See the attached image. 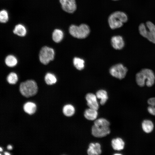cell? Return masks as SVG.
I'll list each match as a JSON object with an SVG mask.
<instances>
[{
    "label": "cell",
    "mask_w": 155,
    "mask_h": 155,
    "mask_svg": "<svg viewBox=\"0 0 155 155\" xmlns=\"http://www.w3.org/2000/svg\"><path fill=\"white\" fill-rule=\"evenodd\" d=\"M135 80L137 84L140 87H143L146 85L147 86L150 87L154 84L155 74L151 69H143L136 74Z\"/></svg>",
    "instance_id": "obj_1"
},
{
    "label": "cell",
    "mask_w": 155,
    "mask_h": 155,
    "mask_svg": "<svg viewBox=\"0 0 155 155\" xmlns=\"http://www.w3.org/2000/svg\"><path fill=\"white\" fill-rule=\"evenodd\" d=\"M92 129V135L96 137H104L110 132V123L106 119L100 118L96 120Z\"/></svg>",
    "instance_id": "obj_2"
},
{
    "label": "cell",
    "mask_w": 155,
    "mask_h": 155,
    "mask_svg": "<svg viewBox=\"0 0 155 155\" xmlns=\"http://www.w3.org/2000/svg\"><path fill=\"white\" fill-rule=\"evenodd\" d=\"M128 20L126 14L121 11H117L112 13L109 16L108 22L110 28L115 29L120 28Z\"/></svg>",
    "instance_id": "obj_3"
},
{
    "label": "cell",
    "mask_w": 155,
    "mask_h": 155,
    "mask_svg": "<svg viewBox=\"0 0 155 155\" xmlns=\"http://www.w3.org/2000/svg\"><path fill=\"white\" fill-rule=\"evenodd\" d=\"M140 34L153 43L155 44V25L150 21L147 22L145 25L142 23L139 26Z\"/></svg>",
    "instance_id": "obj_4"
},
{
    "label": "cell",
    "mask_w": 155,
    "mask_h": 155,
    "mask_svg": "<svg viewBox=\"0 0 155 155\" xmlns=\"http://www.w3.org/2000/svg\"><path fill=\"white\" fill-rule=\"evenodd\" d=\"M69 32L73 37L78 39H84L87 37L90 32L89 26L85 24L78 26L71 25L69 28Z\"/></svg>",
    "instance_id": "obj_5"
},
{
    "label": "cell",
    "mask_w": 155,
    "mask_h": 155,
    "mask_svg": "<svg viewBox=\"0 0 155 155\" xmlns=\"http://www.w3.org/2000/svg\"><path fill=\"white\" fill-rule=\"evenodd\" d=\"M19 90L23 96L29 97L36 94L38 91V86L34 80H28L20 84Z\"/></svg>",
    "instance_id": "obj_6"
},
{
    "label": "cell",
    "mask_w": 155,
    "mask_h": 155,
    "mask_svg": "<svg viewBox=\"0 0 155 155\" xmlns=\"http://www.w3.org/2000/svg\"><path fill=\"white\" fill-rule=\"evenodd\" d=\"M55 52L53 49L46 46L42 47L39 54V58L40 62L46 65L54 59Z\"/></svg>",
    "instance_id": "obj_7"
},
{
    "label": "cell",
    "mask_w": 155,
    "mask_h": 155,
    "mask_svg": "<svg viewBox=\"0 0 155 155\" xmlns=\"http://www.w3.org/2000/svg\"><path fill=\"white\" fill-rule=\"evenodd\" d=\"M127 71V68L121 63L112 66L109 69V72L113 76L120 80L125 77Z\"/></svg>",
    "instance_id": "obj_8"
},
{
    "label": "cell",
    "mask_w": 155,
    "mask_h": 155,
    "mask_svg": "<svg viewBox=\"0 0 155 155\" xmlns=\"http://www.w3.org/2000/svg\"><path fill=\"white\" fill-rule=\"evenodd\" d=\"M63 9L66 12L72 13L77 9L75 0H59Z\"/></svg>",
    "instance_id": "obj_9"
},
{
    "label": "cell",
    "mask_w": 155,
    "mask_h": 155,
    "mask_svg": "<svg viewBox=\"0 0 155 155\" xmlns=\"http://www.w3.org/2000/svg\"><path fill=\"white\" fill-rule=\"evenodd\" d=\"M111 43L113 47L116 50L121 49L125 46L123 39L120 35L113 36L111 39Z\"/></svg>",
    "instance_id": "obj_10"
},
{
    "label": "cell",
    "mask_w": 155,
    "mask_h": 155,
    "mask_svg": "<svg viewBox=\"0 0 155 155\" xmlns=\"http://www.w3.org/2000/svg\"><path fill=\"white\" fill-rule=\"evenodd\" d=\"M97 98L96 95L92 93H89L86 94V99L89 108L98 110L99 105Z\"/></svg>",
    "instance_id": "obj_11"
},
{
    "label": "cell",
    "mask_w": 155,
    "mask_h": 155,
    "mask_svg": "<svg viewBox=\"0 0 155 155\" xmlns=\"http://www.w3.org/2000/svg\"><path fill=\"white\" fill-rule=\"evenodd\" d=\"M88 154L89 155H98L101 153L100 144L98 143L90 144L87 150Z\"/></svg>",
    "instance_id": "obj_12"
},
{
    "label": "cell",
    "mask_w": 155,
    "mask_h": 155,
    "mask_svg": "<svg viewBox=\"0 0 155 155\" xmlns=\"http://www.w3.org/2000/svg\"><path fill=\"white\" fill-rule=\"evenodd\" d=\"M125 143L122 139L117 137L113 139L111 141V145L113 148L115 150L120 151L123 150Z\"/></svg>",
    "instance_id": "obj_13"
},
{
    "label": "cell",
    "mask_w": 155,
    "mask_h": 155,
    "mask_svg": "<svg viewBox=\"0 0 155 155\" xmlns=\"http://www.w3.org/2000/svg\"><path fill=\"white\" fill-rule=\"evenodd\" d=\"M142 126L144 131L146 133L151 132L154 127V125L152 121L148 119L145 120L143 121Z\"/></svg>",
    "instance_id": "obj_14"
},
{
    "label": "cell",
    "mask_w": 155,
    "mask_h": 155,
    "mask_svg": "<svg viewBox=\"0 0 155 155\" xmlns=\"http://www.w3.org/2000/svg\"><path fill=\"white\" fill-rule=\"evenodd\" d=\"M84 115L87 119L90 120H94L97 117L98 112L96 110L89 108L85 110Z\"/></svg>",
    "instance_id": "obj_15"
},
{
    "label": "cell",
    "mask_w": 155,
    "mask_h": 155,
    "mask_svg": "<svg viewBox=\"0 0 155 155\" xmlns=\"http://www.w3.org/2000/svg\"><path fill=\"white\" fill-rule=\"evenodd\" d=\"M13 32L14 34L23 37L26 35L27 30L24 26L21 24H18L15 26Z\"/></svg>",
    "instance_id": "obj_16"
},
{
    "label": "cell",
    "mask_w": 155,
    "mask_h": 155,
    "mask_svg": "<svg viewBox=\"0 0 155 155\" xmlns=\"http://www.w3.org/2000/svg\"><path fill=\"white\" fill-rule=\"evenodd\" d=\"M96 95L98 98L100 99V103L102 105L105 103L108 98L107 92L103 90H99L97 91Z\"/></svg>",
    "instance_id": "obj_17"
},
{
    "label": "cell",
    "mask_w": 155,
    "mask_h": 155,
    "mask_svg": "<svg viewBox=\"0 0 155 155\" xmlns=\"http://www.w3.org/2000/svg\"><path fill=\"white\" fill-rule=\"evenodd\" d=\"M23 108L26 113L30 115H32L35 112L36 110V106L34 103L28 102L24 104Z\"/></svg>",
    "instance_id": "obj_18"
},
{
    "label": "cell",
    "mask_w": 155,
    "mask_h": 155,
    "mask_svg": "<svg viewBox=\"0 0 155 155\" xmlns=\"http://www.w3.org/2000/svg\"><path fill=\"white\" fill-rule=\"evenodd\" d=\"M64 34L63 31L59 29H55L52 34V38L55 42L58 43L63 39Z\"/></svg>",
    "instance_id": "obj_19"
},
{
    "label": "cell",
    "mask_w": 155,
    "mask_h": 155,
    "mask_svg": "<svg viewBox=\"0 0 155 155\" xmlns=\"http://www.w3.org/2000/svg\"><path fill=\"white\" fill-rule=\"evenodd\" d=\"M5 62L6 65L8 66L12 67L17 65L18 63V60L17 58L14 56L9 55L6 57Z\"/></svg>",
    "instance_id": "obj_20"
},
{
    "label": "cell",
    "mask_w": 155,
    "mask_h": 155,
    "mask_svg": "<svg viewBox=\"0 0 155 155\" xmlns=\"http://www.w3.org/2000/svg\"><path fill=\"white\" fill-rule=\"evenodd\" d=\"M63 111L65 115L67 117H70L74 114L75 109L73 105L70 104H68L65 105L63 107Z\"/></svg>",
    "instance_id": "obj_21"
},
{
    "label": "cell",
    "mask_w": 155,
    "mask_h": 155,
    "mask_svg": "<svg viewBox=\"0 0 155 155\" xmlns=\"http://www.w3.org/2000/svg\"><path fill=\"white\" fill-rule=\"evenodd\" d=\"M44 80L47 84L52 85L56 82L57 79L54 74L51 73H48L45 76Z\"/></svg>",
    "instance_id": "obj_22"
},
{
    "label": "cell",
    "mask_w": 155,
    "mask_h": 155,
    "mask_svg": "<svg viewBox=\"0 0 155 155\" xmlns=\"http://www.w3.org/2000/svg\"><path fill=\"white\" fill-rule=\"evenodd\" d=\"M147 102L149 105L147 108L148 111L150 114L155 116V97L149 98Z\"/></svg>",
    "instance_id": "obj_23"
},
{
    "label": "cell",
    "mask_w": 155,
    "mask_h": 155,
    "mask_svg": "<svg viewBox=\"0 0 155 155\" xmlns=\"http://www.w3.org/2000/svg\"><path fill=\"white\" fill-rule=\"evenodd\" d=\"M73 62L74 66L77 69L80 70L84 68V61L83 59L75 57L73 59Z\"/></svg>",
    "instance_id": "obj_24"
},
{
    "label": "cell",
    "mask_w": 155,
    "mask_h": 155,
    "mask_svg": "<svg viewBox=\"0 0 155 155\" xmlns=\"http://www.w3.org/2000/svg\"><path fill=\"white\" fill-rule=\"evenodd\" d=\"M7 82L10 84H15L17 82L18 78L17 74L14 72L10 73L7 77Z\"/></svg>",
    "instance_id": "obj_25"
},
{
    "label": "cell",
    "mask_w": 155,
    "mask_h": 155,
    "mask_svg": "<svg viewBox=\"0 0 155 155\" xmlns=\"http://www.w3.org/2000/svg\"><path fill=\"white\" fill-rule=\"evenodd\" d=\"M9 19L7 11L5 10H2L0 12V21L2 23L6 22Z\"/></svg>",
    "instance_id": "obj_26"
},
{
    "label": "cell",
    "mask_w": 155,
    "mask_h": 155,
    "mask_svg": "<svg viewBox=\"0 0 155 155\" xmlns=\"http://www.w3.org/2000/svg\"><path fill=\"white\" fill-rule=\"evenodd\" d=\"M7 148L9 150H11L12 149V147L11 145H9L7 146Z\"/></svg>",
    "instance_id": "obj_27"
},
{
    "label": "cell",
    "mask_w": 155,
    "mask_h": 155,
    "mask_svg": "<svg viewBox=\"0 0 155 155\" xmlns=\"http://www.w3.org/2000/svg\"><path fill=\"white\" fill-rule=\"evenodd\" d=\"M4 154L6 155H10V154L7 152H5L4 153Z\"/></svg>",
    "instance_id": "obj_28"
},
{
    "label": "cell",
    "mask_w": 155,
    "mask_h": 155,
    "mask_svg": "<svg viewBox=\"0 0 155 155\" xmlns=\"http://www.w3.org/2000/svg\"><path fill=\"white\" fill-rule=\"evenodd\" d=\"M2 149H1V148L0 147V151L1 152L2 150Z\"/></svg>",
    "instance_id": "obj_29"
},
{
    "label": "cell",
    "mask_w": 155,
    "mask_h": 155,
    "mask_svg": "<svg viewBox=\"0 0 155 155\" xmlns=\"http://www.w3.org/2000/svg\"></svg>",
    "instance_id": "obj_30"
},
{
    "label": "cell",
    "mask_w": 155,
    "mask_h": 155,
    "mask_svg": "<svg viewBox=\"0 0 155 155\" xmlns=\"http://www.w3.org/2000/svg\"><path fill=\"white\" fill-rule=\"evenodd\" d=\"M113 0V1H117V0Z\"/></svg>",
    "instance_id": "obj_31"
}]
</instances>
